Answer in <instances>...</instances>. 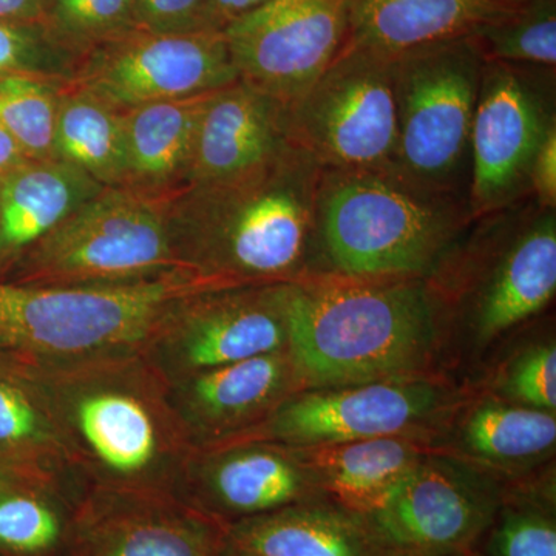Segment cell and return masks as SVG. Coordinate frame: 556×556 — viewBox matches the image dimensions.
<instances>
[{
    "mask_svg": "<svg viewBox=\"0 0 556 556\" xmlns=\"http://www.w3.org/2000/svg\"><path fill=\"white\" fill-rule=\"evenodd\" d=\"M20 362L90 490L174 492L192 447L144 354Z\"/></svg>",
    "mask_w": 556,
    "mask_h": 556,
    "instance_id": "cell-1",
    "label": "cell"
},
{
    "mask_svg": "<svg viewBox=\"0 0 556 556\" xmlns=\"http://www.w3.org/2000/svg\"><path fill=\"white\" fill-rule=\"evenodd\" d=\"M277 291L302 390L415 378L437 343V303L419 278L328 274Z\"/></svg>",
    "mask_w": 556,
    "mask_h": 556,
    "instance_id": "cell-2",
    "label": "cell"
},
{
    "mask_svg": "<svg viewBox=\"0 0 556 556\" xmlns=\"http://www.w3.org/2000/svg\"><path fill=\"white\" fill-rule=\"evenodd\" d=\"M236 287L193 268L124 283L0 281V354L61 364L142 353L182 302Z\"/></svg>",
    "mask_w": 556,
    "mask_h": 556,
    "instance_id": "cell-3",
    "label": "cell"
},
{
    "mask_svg": "<svg viewBox=\"0 0 556 556\" xmlns=\"http://www.w3.org/2000/svg\"><path fill=\"white\" fill-rule=\"evenodd\" d=\"M321 175L317 163L289 146L247 177L206 186L211 208L186 248V263L239 287L313 277L311 266L321 260Z\"/></svg>",
    "mask_w": 556,
    "mask_h": 556,
    "instance_id": "cell-4",
    "label": "cell"
},
{
    "mask_svg": "<svg viewBox=\"0 0 556 556\" xmlns=\"http://www.w3.org/2000/svg\"><path fill=\"white\" fill-rule=\"evenodd\" d=\"M468 219L459 197L424 188L394 169L321 175L318 240L332 276H422L447 254Z\"/></svg>",
    "mask_w": 556,
    "mask_h": 556,
    "instance_id": "cell-5",
    "label": "cell"
},
{
    "mask_svg": "<svg viewBox=\"0 0 556 556\" xmlns=\"http://www.w3.org/2000/svg\"><path fill=\"white\" fill-rule=\"evenodd\" d=\"M397 110L394 170L457 195L485 60L473 36L419 47L391 60Z\"/></svg>",
    "mask_w": 556,
    "mask_h": 556,
    "instance_id": "cell-6",
    "label": "cell"
},
{
    "mask_svg": "<svg viewBox=\"0 0 556 556\" xmlns=\"http://www.w3.org/2000/svg\"><path fill=\"white\" fill-rule=\"evenodd\" d=\"M178 268L190 266L164 215L113 192L87 200L28 248L13 283H124Z\"/></svg>",
    "mask_w": 556,
    "mask_h": 556,
    "instance_id": "cell-7",
    "label": "cell"
},
{
    "mask_svg": "<svg viewBox=\"0 0 556 556\" xmlns=\"http://www.w3.org/2000/svg\"><path fill=\"white\" fill-rule=\"evenodd\" d=\"M289 144L325 170L394 169L397 110L391 60L343 49L302 97L285 108Z\"/></svg>",
    "mask_w": 556,
    "mask_h": 556,
    "instance_id": "cell-8",
    "label": "cell"
},
{
    "mask_svg": "<svg viewBox=\"0 0 556 556\" xmlns=\"http://www.w3.org/2000/svg\"><path fill=\"white\" fill-rule=\"evenodd\" d=\"M351 0H269L223 30L239 79L287 108L338 60Z\"/></svg>",
    "mask_w": 556,
    "mask_h": 556,
    "instance_id": "cell-9",
    "label": "cell"
},
{
    "mask_svg": "<svg viewBox=\"0 0 556 556\" xmlns=\"http://www.w3.org/2000/svg\"><path fill=\"white\" fill-rule=\"evenodd\" d=\"M278 283L201 292L182 302L146 345L166 380L287 350Z\"/></svg>",
    "mask_w": 556,
    "mask_h": 556,
    "instance_id": "cell-10",
    "label": "cell"
},
{
    "mask_svg": "<svg viewBox=\"0 0 556 556\" xmlns=\"http://www.w3.org/2000/svg\"><path fill=\"white\" fill-rule=\"evenodd\" d=\"M497 506L486 475L457 459L424 456L365 519L391 552L452 556L484 532Z\"/></svg>",
    "mask_w": 556,
    "mask_h": 556,
    "instance_id": "cell-11",
    "label": "cell"
},
{
    "mask_svg": "<svg viewBox=\"0 0 556 556\" xmlns=\"http://www.w3.org/2000/svg\"><path fill=\"white\" fill-rule=\"evenodd\" d=\"M442 399L437 386L415 378L300 390L236 441L306 448L402 437L437 413Z\"/></svg>",
    "mask_w": 556,
    "mask_h": 556,
    "instance_id": "cell-12",
    "label": "cell"
},
{
    "mask_svg": "<svg viewBox=\"0 0 556 556\" xmlns=\"http://www.w3.org/2000/svg\"><path fill=\"white\" fill-rule=\"evenodd\" d=\"M525 67L485 62L470 135L471 218L501 211L529 190L533 159L555 124Z\"/></svg>",
    "mask_w": 556,
    "mask_h": 556,
    "instance_id": "cell-13",
    "label": "cell"
},
{
    "mask_svg": "<svg viewBox=\"0 0 556 556\" xmlns=\"http://www.w3.org/2000/svg\"><path fill=\"white\" fill-rule=\"evenodd\" d=\"M239 80L222 31L141 33L94 62L89 93L110 108L130 110L212 93Z\"/></svg>",
    "mask_w": 556,
    "mask_h": 556,
    "instance_id": "cell-14",
    "label": "cell"
},
{
    "mask_svg": "<svg viewBox=\"0 0 556 556\" xmlns=\"http://www.w3.org/2000/svg\"><path fill=\"white\" fill-rule=\"evenodd\" d=\"M316 490L291 448L243 439L192 450L172 493L225 526L309 503Z\"/></svg>",
    "mask_w": 556,
    "mask_h": 556,
    "instance_id": "cell-15",
    "label": "cell"
},
{
    "mask_svg": "<svg viewBox=\"0 0 556 556\" xmlns=\"http://www.w3.org/2000/svg\"><path fill=\"white\" fill-rule=\"evenodd\" d=\"M223 525L169 492L90 490L70 556H222Z\"/></svg>",
    "mask_w": 556,
    "mask_h": 556,
    "instance_id": "cell-16",
    "label": "cell"
},
{
    "mask_svg": "<svg viewBox=\"0 0 556 556\" xmlns=\"http://www.w3.org/2000/svg\"><path fill=\"white\" fill-rule=\"evenodd\" d=\"M300 390L288 350L167 380L172 409L192 450L244 437Z\"/></svg>",
    "mask_w": 556,
    "mask_h": 556,
    "instance_id": "cell-17",
    "label": "cell"
},
{
    "mask_svg": "<svg viewBox=\"0 0 556 556\" xmlns=\"http://www.w3.org/2000/svg\"><path fill=\"white\" fill-rule=\"evenodd\" d=\"M289 146L283 105L239 80L208 98L188 167L204 188L222 185L262 169Z\"/></svg>",
    "mask_w": 556,
    "mask_h": 556,
    "instance_id": "cell-18",
    "label": "cell"
},
{
    "mask_svg": "<svg viewBox=\"0 0 556 556\" xmlns=\"http://www.w3.org/2000/svg\"><path fill=\"white\" fill-rule=\"evenodd\" d=\"M0 473L80 501L90 486L70 455L46 399L16 358L0 354Z\"/></svg>",
    "mask_w": 556,
    "mask_h": 556,
    "instance_id": "cell-19",
    "label": "cell"
},
{
    "mask_svg": "<svg viewBox=\"0 0 556 556\" xmlns=\"http://www.w3.org/2000/svg\"><path fill=\"white\" fill-rule=\"evenodd\" d=\"M367 519L300 503L223 526L222 556H388Z\"/></svg>",
    "mask_w": 556,
    "mask_h": 556,
    "instance_id": "cell-20",
    "label": "cell"
},
{
    "mask_svg": "<svg viewBox=\"0 0 556 556\" xmlns=\"http://www.w3.org/2000/svg\"><path fill=\"white\" fill-rule=\"evenodd\" d=\"M506 10L490 0H351L345 49L393 60L419 47L471 36Z\"/></svg>",
    "mask_w": 556,
    "mask_h": 556,
    "instance_id": "cell-21",
    "label": "cell"
},
{
    "mask_svg": "<svg viewBox=\"0 0 556 556\" xmlns=\"http://www.w3.org/2000/svg\"><path fill=\"white\" fill-rule=\"evenodd\" d=\"M556 291V215L543 208L493 269L477 308V332L490 342L546 308Z\"/></svg>",
    "mask_w": 556,
    "mask_h": 556,
    "instance_id": "cell-22",
    "label": "cell"
},
{
    "mask_svg": "<svg viewBox=\"0 0 556 556\" xmlns=\"http://www.w3.org/2000/svg\"><path fill=\"white\" fill-rule=\"evenodd\" d=\"M289 448L317 490L334 496L343 508L364 518L394 492L424 457L413 442L402 437Z\"/></svg>",
    "mask_w": 556,
    "mask_h": 556,
    "instance_id": "cell-23",
    "label": "cell"
},
{
    "mask_svg": "<svg viewBox=\"0 0 556 556\" xmlns=\"http://www.w3.org/2000/svg\"><path fill=\"white\" fill-rule=\"evenodd\" d=\"M97 192L86 172L67 163L25 164L0 192V254H16L56 228Z\"/></svg>",
    "mask_w": 556,
    "mask_h": 556,
    "instance_id": "cell-24",
    "label": "cell"
},
{
    "mask_svg": "<svg viewBox=\"0 0 556 556\" xmlns=\"http://www.w3.org/2000/svg\"><path fill=\"white\" fill-rule=\"evenodd\" d=\"M78 506L60 490L0 477V556H70Z\"/></svg>",
    "mask_w": 556,
    "mask_h": 556,
    "instance_id": "cell-25",
    "label": "cell"
},
{
    "mask_svg": "<svg viewBox=\"0 0 556 556\" xmlns=\"http://www.w3.org/2000/svg\"><path fill=\"white\" fill-rule=\"evenodd\" d=\"M212 93L130 109L123 118L127 174L164 179L189 166L201 113Z\"/></svg>",
    "mask_w": 556,
    "mask_h": 556,
    "instance_id": "cell-26",
    "label": "cell"
},
{
    "mask_svg": "<svg viewBox=\"0 0 556 556\" xmlns=\"http://www.w3.org/2000/svg\"><path fill=\"white\" fill-rule=\"evenodd\" d=\"M460 439L470 455L486 463H532L555 448V413L508 401H485L468 413Z\"/></svg>",
    "mask_w": 556,
    "mask_h": 556,
    "instance_id": "cell-27",
    "label": "cell"
},
{
    "mask_svg": "<svg viewBox=\"0 0 556 556\" xmlns=\"http://www.w3.org/2000/svg\"><path fill=\"white\" fill-rule=\"evenodd\" d=\"M54 153L89 177L119 178L127 174L123 118L91 93L61 101Z\"/></svg>",
    "mask_w": 556,
    "mask_h": 556,
    "instance_id": "cell-28",
    "label": "cell"
},
{
    "mask_svg": "<svg viewBox=\"0 0 556 556\" xmlns=\"http://www.w3.org/2000/svg\"><path fill=\"white\" fill-rule=\"evenodd\" d=\"M471 36L485 62L554 68L556 0H532L503 11Z\"/></svg>",
    "mask_w": 556,
    "mask_h": 556,
    "instance_id": "cell-29",
    "label": "cell"
},
{
    "mask_svg": "<svg viewBox=\"0 0 556 556\" xmlns=\"http://www.w3.org/2000/svg\"><path fill=\"white\" fill-rule=\"evenodd\" d=\"M58 102L49 84L27 73L0 76V124L30 159L54 153Z\"/></svg>",
    "mask_w": 556,
    "mask_h": 556,
    "instance_id": "cell-30",
    "label": "cell"
},
{
    "mask_svg": "<svg viewBox=\"0 0 556 556\" xmlns=\"http://www.w3.org/2000/svg\"><path fill=\"white\" fill-rule=\"evenodd\" d=\"M49 16L72 39L116 38L137 28L135 0H50Z\"/></svg>",
    "mask_w": 556,
    "mask_h": 556,
    "instance_id": "cell-31",
    "label": "cell"
},
{
    "mask_svg": "<svg viewBox=\"0 0 556 556\" xmlns=\"http://www.w3.org/2000/svg\"><path fill=\"white\" fill-rule=\"evenodd\" d=\"M506 401L556 412V348L554 342L527 348L510 362L500 382Z\"/></svg>",
    "mask_w": 556,
    "mask_h": 556,
    "instance_id": "cell-32",
    "label": "cell"
},
{
    "mask_svg": "<svg viewBox=\"0 0 556 556\" xmlns=\"http://www.w3.org/2000/svg\"><path fill=\"white\" fill-rule=\"evenodd\" d=\"M61 49L40 22L0 21V76L60 62Z\"/></svg>",
    "mask_w": 556,
    "mask_h": 556,
    "instance_id": "cell-33",
    "label": "cell"
},
{
    "mask_svg": "<svg viewBox=\"0 0 556 556\" xmlns=\"http://www.w3.org/2000/svg\"><path fill=\"white\" fill-rule=\"evenodd\" d=\"M495 556H556V527L533 510L508 511L493 536Z\"/></svg>",
    "mask_w": 556,
    "mask_h": 556,
    "instance_id": "cell-34",
    "label": "cell"
},
{
    "mask_svg": "<svg viewBox=\"0 0 556 556\" xmlns=\"http://www.w3.org/2000/svg\"><path fill=\"white\" fill-rule=\"evenodd\" d=\"M204 0H135V24L141 33L200 31Z\"/></svg>",
    "mask_w": 556,
    "mask_h": 556,
    "instance_id": "cell-35",
    "label": "cell"
},
{
    "mask_svg": "<svg viewBox=\"0 0 556 556\" xmlns=\"http://www.w3.org/2000/svg\"><path fill=\"white\" fill-rule=\"evenodd\" d=\"M529 190L541 208L556 206V123L552 124L538 149L529 174Z\"/></svg>",
    "mask_w": 556,
    "mask_h": 556,
    "instance_id": "cell-36",
    "label": "cell"
},
{
    "mask_svg": "<svg viewBox=\"0 0 556 556\" xmlns=\"http://www.w3.org/2000/svg\"><path fill=\"white\" fill-rule=\"evenodd\" d=\"M269 0H204L200 16V31H223L244 14L251 13Z\"/></svg>",
    "mask_w": 556,
    "mask_h": 556,
    "instance_id": "cell-37",
    "label": "cell"
},
{
    "mask_svg": "<svg viewBox=\"0 0 556 556\" xmlns=\"http://www.w3.org/2000/svg\"><path fill=\"white\" fill-rule=\"evenodd\" d=\"M49 9L50 0H0V21L42 22Z\"/></svg>",
    "mask_w": 556,
    "mask_h": 556,
    "instance_id": "cell-38",
    "label": "cell"
},
{
    "mask_svg": "<svg viewBox=\"0 0 556 556\" xmlns=\"http://www.w3.org/2000/svg\"><path fill=\"white\" fill-rule=\"evenodd\" d=\"M27 155L14 141L5 127L0 124V175H10L27 164Z\"/></svg>",
    "mask_w": 556,
    "mask_h": 556,
    "instance_id": "cell-39",
    "label": "cell"
},
{
    "mask_svg": "<svg viewBox=\"0 0 556 556\" xmlns=\"http://www.w3.org/2000/svg\"><path fill=\"white\" fill-rule=\"evenodd\" d=\"M490 2L497 3V5L508 7V9H514V7L525 5V3L532 2V0H490Z\"/></svg>",
    "mask_w": 556,
    "mask_h": 556,
    "instance_id": "cell-40",
    "label": "cell"
}]
</instances>
